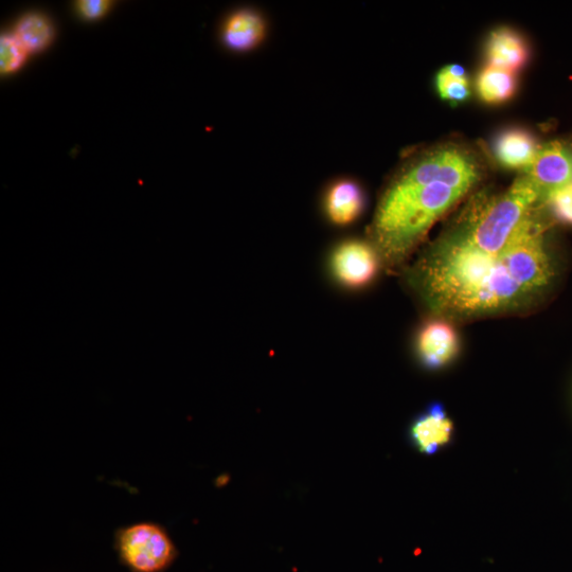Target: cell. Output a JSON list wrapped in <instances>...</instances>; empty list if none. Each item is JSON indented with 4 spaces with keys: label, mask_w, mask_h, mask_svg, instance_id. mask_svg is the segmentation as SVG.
<instances>
[{
    "label": "cell",
    "mask_w": 572,
    "mask_h": 572,
    "mask_svg": "<svg viewBox=\"0 0 572 572\" xmlns=\"http://www.w3.org/2000/svg\"><path fill=\"white\" fill-rule=\"evenodd\" d=\"M116 546L123 563L134 572H162L176 558V548L167 531L153 523L119 530Z\"/></svg>",
    "instance_id": "3957f363"
},
{
    "label": "cell",
    "mask_w": 572,
    "mask_h": 572,
    "mask_svg": "<svg viewBox=\"0 0 572 572\" xmlns=\"http://www.w3.org/2000/svg\"><path fill=\"white\" fill-rule=\"evenodd\" d=\"M556 271L536 213L502 252L446 234L410 268L411 286L434 313L476 318L522 311L548 290Z\"/></svg>",
    "instance_id": "6da1fadb"
},
{
    "label": "cell",
    "mask_w": 572,
    "mask_h": 572,
    "mask_svg": "<svg viewBox=\"0 0 572 572\" xmlns=\"http://www.w3.org/2000/svg\"><path fill=\"white\" fill-rule=\"evenodd\" d=\"M476 88L482 101L498 105L509 101L515 95L517 81L510 71L487 66L480 71Z\"/></svg>",
    "instance_id": "7c38bea8"
},
{
    "label": "cell",
    "mask_w": 572,
    "mask_h": 572,
    "mask_svg": "<svg viewBox=\"0 0 572 572\" xmlns=\"http://www.w3.org/2000/svg\"><path fill=\"white\" fill-rule=\"evenodd\" d=\"M455 425L441 403L429 405L409 428V439L421 454L433 456L449 446Z\"/></svg>",
    "instance_id": "8992f818"
},
{
    "label": "cell",
    "mask_w": 572,
    "mask_h": 572,
    "mask_svg": "<svg viewBox=\"0 0 572 572\" xmlns=\"http://www.w3.org/2000/svg\"><path fill=\"white\" fill-rule=\"evenodd\" d=\"M527 175L548 194L572 183V152L554 141L541 148Z\"/></svg>",
    "instance_id": "52a82bcc"
},
{
    "label": "cell",
    "mask_w": 572,
    "mask_h": 572,
    "mask_svg": "<svg viewBox=\"0 0 572 572\" xmlns=\"http://www.w3.org/2000/svg\"><path fill=\"white\" fill-rule=\"evenodd\" d=\"M14 37L19 40L28 53L46 49L55 37V30L46 16L30 13L17 23Z\"/></svg>",
    "instance_id": "4fadbf2b"
},
{
    "label": "cell",
    "mask_w": 572,
    "mask_h": 572,
    "mask_svg": "<svg viewBox=\"0 0 572 572\" xmlns=\"http://www.w3.org/2000/svg\"><path fill=\"white\" fill-rule=\"evenodd\" d=\"M530 53L522 35L510 28L493 31L486 46L489 66L515 74L527 64Z\"/></svg>",
    "instance_id": "30bf717a"
},
{
    "label": "cell",
    "mask_w": 572,
    "mask_h": 572,
    "mask_svg": "<svg viewBox=\"0 0 572 572\" xmlns=\"http://www.w3.org/2000/svg\"><path fill=\"white\" fill-rule=\"evenodd\" d=\"M112 4L109 0H81L77 3V10L83 19L97 21L110 11Z\"/></svg>",
    "instance_id": "e0dca14e"
},
{
    "label": "cell",
    "mask_w": 572,
    "mask_h": 572,
    "mask_svg": "<svg viewBox=\"0 0 572 572\" xmlns=\"http://www.w3.org/2000/svg\"><path fill=\"white\" fill-rule=\"evenodd\" d=\"M459 349V335L448 320H429L417 335V354L427 369L438 370L448 366L456 359Z\"/></svg>",
    "instance_id": "5b68a950"
},
{
    "label": "cell",
    "mask_w": 572,
    "mask_h": 572,
    "mask_svg": "<svg viewBox=\"0 0 572 572\" xmlns=\"http://www.w3.org/2000/svg\"><path fill=\"white\" fill-rule=\"evenodd\" d=\"M381 256L371 242L351 239L339 243L330 257L331 273L345 288L362 289L377 277Z\"/></svg>",
    "instance_id": "277c9868"
},
{
    "label": "cell",
    "mask_w": 572,
    "mask_h": 572,
    "mask_svg": "<svg viewBox=\"0 0 572 572\" xmlns=\"http://www.w3.org/2000/svg\"><path fill=\"white\" fill-rule=\"evenodd\" d=\"M366 206L363 188L350 178H341L332 183L325 194L326 217L335 226L346 227L362 216Z\"/></svg>",
    "instance_id": "ba28073f"
},
{
    "label": "cell",
    "mask_w": 572,
    "mask_h": 572,
    "mask_svg": "<svg viewBox=\"0 0 572 572\" xmlns=\"http://www.w3.org/2000/svg\"><path fill=\"white\" fill-rule=\"evenodd\" d=\"M28 51L12 35H5L0 40V71L3 75H10L19 71L28 58Z\"/></svg>",
    "instance_id": "9a60e30c"
},
{
    "label": "cell",
    "mask_w": 572,
    "mask_h": 572,
    "mask_svg": "<svg viewBox=\"0 0 572 572\" xmlns=\"http://www.w3.org/2000/svg\"><path fill=\"white\" fill-rule=\"evenodd\" d=\"M266 34L267 22L264 15L254 8H242L227 17L222 39L229 49L246 52L261 45Z\"/></svg>",
    "instance_id": "9c48e42d"
},
{
    "label": "cell",
    "mask_w": 572,
    "mask_h": 572,
    "mask_svg": "<svg viewBox=\"0 0 572 572\" xmlns=\"http://www.w3.org/2000/svg\"><path fill=\"white\" fill-rule=\"evenodd\" d=\"M484 167L466 147L444 145L405 160L384 189L370 225L382 262L397 266L480 182Z\"/></svg>",
    "instance_id": "7a4b0ae2"
},
{
    "label": "cell",
    "mask_w": 572,
    "mask_h": 572,
    "mask_svg": "<svg viewBox=\"0 0 572 572\" xmlns=\"http://www.w3.org/2000/svg\"><path fill=\"white\" fill-rule=\"evenodd\" d=\"M436 88L443 100L454 104L468 100L471 95L467 71L457 64L445 66L439 71Z\"/></svg>",
    "instance_id": "5bb4252c"
},
{
    "label": "cell",
    "mask_w": 572,
    "mask_h": 572,
    "mask_svg": "<svg viewBox=\"0 0 572 572\" xmlns=\"http://www.w3.org/2000/svg\"><path fill=\"white\" fill-rule=\"evenodd\" d=\"M548 202L561 221L572 225V183L549 193Z\"/></svg>",
    "instance_id": "2e32d148"
},
{
    "label": "cell",
    "mask_w": 572,
    "mask_h": 572,
    "mask_svg": "<svg viewBox=\"0 0 572 572\" xmlns=\"http://www.w3.org/2000/svg\"><path fill=\"white\" fill-rule=\"evenodd\" d=\"M540 148L534 137L521 129L500 133L494 142L498 163L508 169H529Z\"/></svg>",
    "instance_id": "8fae6325"
}]
</instances>
